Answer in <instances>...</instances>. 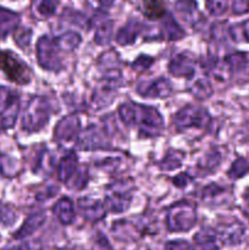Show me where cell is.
I'll return each mask as SVG.
<instances>
[{"instance_id": "cell-20", "label": "cell", "mask_w": 249, "mask_h": 250, "mask_svg": "<svg viewBox=\"0 0 249 250\" xmlns=\"http://www.w3.org/2000/svg\"><path fill=\"white\" fill-rule=\"evenodd\" d=\"M247 54L243 53H237L232 54L228 58H226V63L228 66L229 70L232 71H241L242 68H244L248 63V58H247Z\"/></svg>"}, {"instance_id": "cell-29", "label": "cell", "mask_w": 249, "mask_h": 250, "mask_svg": "<svg viewBox=\"0 0 249 250\" xmlns=\"http://www.w3.org/2000/svg\"><path fill=\"white\" fill-rule=\"evenodd\" d=\"M244 200H246V205L249 210V188H247L246 192H244Z\"/></svg>"}, {"instance_id": "cell-26", "label": "cell", "mask_w": 249, "mask_h": 250, "mask_svg": "<svg viewBox=\"0 0 249 250\" xmlns=\"http://www.w3.org/2000/svg\"><path fill=\"white\" fill-rule=\"evenodd\" d=\"M15 220V215L6 209L5 207H0V221L5 222V224H11V221Z\"/></svg>"}, {"instance_id": "cell-25", "label": "cell", "mask_w": 249, "mask_h": 250, "mask_svg": "<svg viewBox=\"0 0 249 250\" xmlns=\"http://www.w3.org/2000/svg\"><path fill=\"white\" fill-rule=\"evenodd\" d=\"M233 28L237 29V31L242 34L241 41L248 42L249 43V20H246V21H243L242 23L236 24V26H233Z\"/></svg>"}, {"instance_id": "cell-14", "label": "cell", "mask_w": 249, "mask_h": 250, "mask_svg": "<svg viewBox=\"0 0 249 250\" xmlns=\"http://www.w3.org/2000/svg\"><path fill=\"white\" fill-rule=\"evenodd\" d=\"M142 6L143 14L150 20H159L166 14L164 0H142Z\"/></svg>"}, {"instance_id": "cell-31", "label": "cell", "mask_w": 249, "mask_h": 250, "mask_svg": "<svg viewBox=\"0 0 249 250\" xmlns=\"http://www.w3.org/2000/svg\"><path fill=\"white\" fill-rule=\"evenodd\" d=\"M139 250H145V249H139Z\"/></svg>"}, {"instance_id": "cell-13", "label": "cell", "mask_w": 249, "mask_h": 250, "mask_svg": "<svg viewBox=\"0 0 249 250\" xmlns=\"http://www.w3.org/2000/svg\"><path fill=\"white\" fill-rule=\"evenodd\" d=\"M19 15L0 6V38H4L12 32V29L19 26Z\"/></svg>"}, {"instance_id": "cell-19", "label": "cell", "mask_w": 249, "mask_h": 250, "mask_svg": "<svg viewBox=\"0 0 249 250\" xmlns=\"http://www.w3.org/2000/svg\"><path fill=\"white\" fill-rule=\"evenodd\" d=\"M76 164H77V159L73 155H70L68 158H65L61 161L60 166H59V178L61 181H68L72 177L73 172L76 168Z\"/></svg>"}, {"instance_id": "cell-11", "label": "cell", "mask_w": 249, "mask_h": 250, "mask_svg": "<svg viewBox=\"0 0 249 250\" xmlns=\"http://www.w3.org/2000/svg\"><path fill=\"white\" fill-rule=\"evenodd\" d=\"M194 241L202 250H219V237L211 229H203L195 234Z\"/></svg>"}, {"instance_id": "cell-9", "label": "cell", "mask_w": 249, "mask_h": 250, "mask_svg": "<svg viewBox=\"0 0 249 250\" xmlns=\"http://www.w3.org/2000/svg\"><path fill=\"white\" fill-rule=\"evenodd\" d=\"M78 209L85 220L97 222L105 216V209L103 204L98 200L81 199L78 202Z\"/></svg>"}, {"instance_id": "cell-28", "label": "cell", "mask_w": 249, "mask_h": 250, "mask_svg": "<svg viewBox=\"0 0 249 250\" xmlns=\"http://www.w3.org/2000/svg\"><path fill=\"white\" fill-rule=\"evenodd\" d=\"M204 83H205L204 81H200V82H197L195 87H200V88H202V85L204 84ZM205 94H207V93L204 92V87H203V92H199V95H198V97H207V95H205Z\"/></svg>"}, {"instance_id": "cell-23", "label": "cell", "mask_w": 249, "mask_h": 250, "mask_svg": "<svg viewBox=\"0 0 249 250\" xmlns=\"http://www.w3.org/2000/svg\"><path fill=\"white\" fill-rule=\"evenodd\" d=\"M232 11L236 15H244L249 12V0H234Z\"/></svg>"}, {"instance_id": "cell-12", "label": "cell", "mask_w": 249, "mask_h": 250, "mask_svg": "<svg viewBox=\"0 0 249 250\" xmlns=\"http://www.w3.org/2000/svg\"><path fill=\"white\" fill-rule=\"evenodd\" d=\"M54 214L59 219V221L63 225H71L75 220V210H73L72 202L68 198H62L56 203L54 207Z\"/></svg>"}, {"instance_id": "cell-6", "label": "cell", "mask_w": 249, "mask_h": 250, "mask_svg": "<svg viewBox=\"0 0 249 250\" xmlns=\"http://www.w3.org/2000/svg\"><path fill=\"white\" fill-rule=\"evenodd\" d=\"M205 120H209L207 112L199 107L187 106L181 110L175 117L176 126L181 128H189V127H203Z\"/></svg>"}, {"instance_id": "cell-27", "label": "cell", "mask_w": 249, "mask_h": 250, "mask_svg": "<svg viewBox=\"0 0 249 250\" xmlns=\"http://www.w3.org/2000/svg\"><path fill=\"white\" fill-rule=\"evenodd\" d=\"M6 250H42V247L39 246L38 243H26V244H22V246L16 247V248H11V249H6Z\"/></svg>"}, {"instance_id": "cell-30", "label": "cell", "mask_w": 249, "mask_h": 250, "mask_svg": "<svg viewBox=\"0 0 249 250\" xmlns=\"http://www.w3.org/2000/svg\"><path fill=\"white\" fill-rule=\"evenodd\" d=\"M55 250H70V249H55Z\"/></svg>"}, {"instance_id": "cell-3", "label": "cell", "mask_w": 249, "mask_h": 250, "mask_svg": "<svg viewBox=\"0 0 249 250\" xmlns=\"http://www.w3.org/2000/svg\"><path fill=\"white\" fill-rule=\"evenodd\" d=\"M48 103L42 97H33L29 100L22 119V126L27 132L39 131L48 122Z\"/></svg>"}, {"instance_id": "cell-16", "label": "cell", "mask_w": 249, "mask_h": 250, "mask_svg": "<svg viewBox=\"0 0 249 250\" xmlns=\"http://www.w3.org/2000/svg\"><path fill=\"white\" fill-rule=\"evenodd\" d=\"M34 12L41 17H50L55 14L58 0H33L32 1Z\"/></svg>"}, {"instance_id": "cell-8", "label": "cell", "mask_w": 249, "mask_h": 250, "mask_svg": "<svg viewBox=\"0 0 249 250\" xmlns=\"http://www.w3.org/2000/svg\"><path fill=\"white\" fill-rule=\"evenodd\" d=\"M220 241L225 244H237L242 241L244 234L243 225L238 221L231 222L220 226L219 231L216 232Z\"/></svg>"}, {"instance_id": "cell-24", "label": "cell", "mask_w": 249, "mask_h": 250, "mask_svg": "<svg viewBox=\"0 0 249 250\" xmlns=\"http://www.w3.org/2000/svg\"><path fill=\"white\" fill-rule=\"evenodd\" d=\"M165 250H194L186 241H172L165 246Z\"/></svg>"}, {"instance_id": "cell-2", "label": "cell", "mask_w": 249, "mask_h": 250, "mask_svg": "<svg viewBox=\"0 0 249 250\" xmlns=\"http://www.w3.org/2000/svg\"><path fill=\"white\" fill-rule=\"evenodd\" d=\"M0 70L16 84L24 85L31 81V70L12 51H0Z\"/></svg>"}, {"instance_id": "cell-18", "label": "cell", "mask_w": 249, "mask_h": 250, "mask_svg": "<svg viewBox=\"0 0 249 250\" xmlns=\"http://www.w3.org/2000/svg\"><path fill=\"white\" fill-rule=\"evenodd\" d=\"M171 93V87L170 83L166 80H159L156 82H154L153 84H150V87L146 88V90L143 92V97H167Z\"/></svg>"}, {"instance_id": "cell-1", "label": "cell", "mask_w": 249, "mask_h": 250, "mask_svg": "<svg viewBox=\"0 0 249 250\" xmlns=\"http://www.w3.org/2000/svg\"><path fill=\"white\" fill-rule=\"evenodd\" d=\"M81 42V38L76 33H67L65 36L59 37L58 39L48 38L44 36L43 38L39 39L38 46H37V53H38V60L43 67L49 68V70H56L58 66H60V60L55 56H59V53L61 50L68 51L72 50L73 48L77 46V44ZM60 58V56H59Z\"/></svg>"}, {"instance_id": "cell-22", "label": "cell", "mask_w": 249, "mask_h": 250, "mask_svg": "<svg viewBox=\"0 0 249 250\" xmlns=\"http://www.w3.org/2000/svg\"><path fill=\"white\" fill-rule=\"evenodd\" d=\"M207 7L212 15H221L227 10L226 0H207Z\"/></svg>"}, {"instance_id": "cell-4", "label": "cell", "mask_w": 249, "mask_h": 250, "mask_svg": "<svg viewBox=\"0 0 249 250\" xmlns=\"http://www.w3.org/2000/svg\"><path fill=\"white\" fill-rule=\"evenodd\" d=\"M195 221L197 216L194 207L187 202L175 204L167 214V227L172 232L189 231Z\"/></svg>"}, {"instance_id": "cell-17", "label": "cell", "mask_w": 249, "mask_h": 250, "mask_svg": "<svg viewBox=\"0 0 249 250\" xmlns=\"http://www.w3.org/2000/svg\"><path fill=\"white\" fill-rule=\"evenodd\" d=\"M44 217L43 214H37V215H32L28 220L26 221V224L21 227L19 232L16 233V238H23V237L29 236L31 233H33L38 227H41L43 225Z\"/></svg>"}, {"instance_id": "cell-5", "label": "cell", "mask_w": 249, "mask_h": 250, "mask_svg": "<svg viewBox=\"0 0 249 250\" xmlns=\"http://www.w3.org/2000/svg\"><path fill=\"white\" fill-rule=\"evenodd\" d=\"M19 109V94L6 87H0V132L14 126Z\"/></svg>"}, {"instance_id": "cell-7", "label": "cell", "mask_w": 249, "mask_h": 250, "mask_svg": "<svg viewBox=\"0 0 249 250\" xmlns=\"http://www.w3.org/2000/svg\"><path fill=\"white\" fill-rule=\"evenodd\" d=\"M110 192L107 194L106 202L109 205L110 210L114 212H122L127 210V208L131 204V190L124 185L112 186L110 188Z\"/></svg>"}, {"instance_id": "cell-10", "label": "cell", "mask_w": 249, "mask_h": 250, "mask_svg": "<svg viewBox=\"0 0 249 250\" xmlns=\"http://www.w3.org/2000/svg\"><path fill=\"white\" fill-rule=\"evenodd\" d=\"M175 10L186 22L195 23L200 19L198 5L195 0H177L175 5Z\"/></svg>"}, {"instance_id": "cell-21", "label": "cell", "mask_w": 249, "mask_h": 250, "mask_svg": "<svg viewBox=\"0 0 249 250\" xmlns=\"http://www.w3.org/2000/svg\"><path fill=\"white\" fill-rule=\"evenodd\" d=\"M249 172V161H247L246 159H238L233 163V165L231 166V170L228 171V176L233 180L237 178L243 177L244 175Z\"/></svg>"}, {"instance_id": "cell-15", "label": "cell", "mask_w": 249, "mask_h": 250, "mask_svg": "<svg viewBox=\"0 0 249 250\" xmlns=\"http://www.w3.org/2000/svg\"><path fill=\"white\" fill-rule=\"evenodd\" d=\"M70 129H78L77 117H65V119L59 122L58 129H55V137L58 138V141H71L73 136L70 134Z\"/></svg>"}]
</instances>
